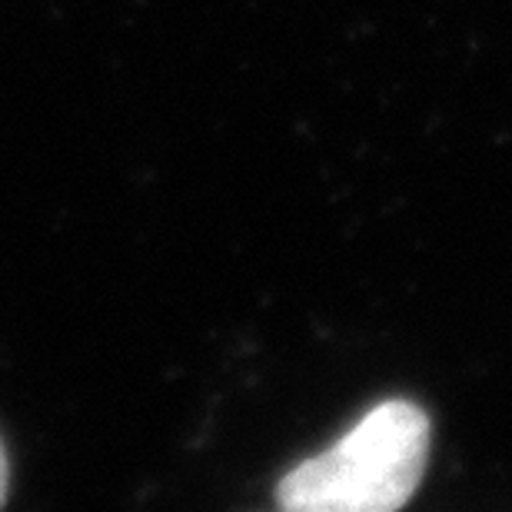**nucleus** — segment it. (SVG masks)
<instances>
[{"label": "nucleus", "instance_id": "obj_1", "mask_svg": "<svg viewBox=\"0 0 512 512\" xmlns=\"http://www.w3.org/2000/svg\"><path fill=\"white\" fill-rule=\"evenodd\" d=\"M429 416L409 399L373 406L340 443L283 476L276 503L290 512H396L423 483Z\"/></svg>", "mask_w": 512, "mask_h": 512}, {"label": "nucleus", "instance_id": "obj_2", "mask_svg": "<svg viewBox=\"0 0 512 512\" xmlns=\"http://www.w3.org/2000/svg\"><path fill=\"white\" fill-rule=\"evenodd\" d=\"M7 483H10V466H7V449L0 443V506L7 503Z\"/></svg>", "mask_w": 512, "mask_h": 512}]
</instances>
